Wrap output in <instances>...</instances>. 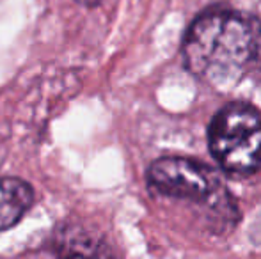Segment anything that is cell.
<instances>
[{
	"instance_id": "8992f818",
	"label": "cell",
	"mask_w": 261,
	"mask_h": 259,
	"mask_svg": "<svg viewBox=\"0 0 261 259\" xmlns=\"http://www.w3.org/2000/svg\"><path fill=\"white\" fill-rule=\"evenodd\" d=\"M75 2L84 4V6H96V4H100L101 0H75Z\"/></svg>"
},
{
	"instance_id": "7a4b0ae2",
	"label": "cell",
	"mask_w": 261,
	"mask_h": 259,
	"mask_svg": "<svg viewBox=\"0 0 261 259\" xmlns=\"http://www.w3.org/2000/svg\"><path fill=\"white\" fill-rule=\"evenodd\" d=\"M210 153L220 169L249 176L261 167V116L245 103H231L213 118Z\"/></svg>"
},
{
	"instance_id": "3957f363",
	"label": "cell",
	"mask_w": 261,
	"mask_h": 259,
	"mask_svg": "<svg viewBox=\"0 0 261 259\" xmlns=\"http://www.w3.org/2000/svg\"><path fill=\"white\" fill-rule=\"evenodd\" d=\"M149 187L160 195L172 199L226 204L227 194L222 181L208 165L192 158L169 156L151 163L148 170Z\"/></svg>"
},
{
	"instance_id": "6da1fadb",
	"label": "cell",
	"mask_w": 261,
	"mask_h": 259,
	"mask_svg": "<svg viewBox=\"0 0 261 259\" xmlns=\"http://www.w3.org/2000/svg\"><path fill=\"white\" fill-rule=\"evenodd\" d=\"M261 23L240 11L212 9L192 21L183 41L187 68L213 87L234 85L259 57Z\"/></svg>"
},
{
	"instance_id": "277c9868",
	"label": "cell",
	"mask_w": 261,
	"mask_h": 259,
	"mask_svg": "<svg viewBox=\"0 0 261 259\" xmlns=\"http://www.w3.org/2000/svg\"><path fill=\"white\" fill-rule=\"evenodd\" d=\"M34 203V190L20 178H0V231L21 220Z\"/></svg>"
},
{
	"instance_id": "5b68a950",
	"label": "cell",
	"mask_w": 261,
	"mask_h": 259,
	"mask_svg": "<svg viewBox=\"0 0 261 259\" xmlns=\"http://www.w3.org/2000/svg\"><path fill=\"white\" fill-rule=\"evenodd\" d=\"M96 243L93 242L91 238H87L86 235H82V233H79V235H75V233H64L61 238V242H59L57 247H61V252L59 254H84V256H94V254H105L101 252V250H98Z\"/></svg>"
}]
</instances>
